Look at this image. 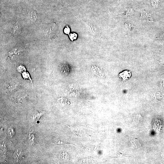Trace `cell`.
I'll list each match as a JSON object with an SVG mask.
<instances>
[{
    "mask_svg": "<svg viewBox=\"0 0 164 164\" xmlns=\"http://www.w3.org/2000/svg\"><path fill=\"white\" fill-rule=\"evenodd\" d=\"M23 52L22 48H16L9 53V57L11 59L14 60L21 54Z\"/></svg>",
    "mask_w": 164,
    "mask_h": 164,
    "instance_id": "1",
    "label": "cell"
},
{
    "mask_svg": "<svg viewBox=\"0 0 164 164\" xmlns=\"http://www.w3.org/2000/svg\"><path fill=\"white\" fill-rule=\"evenodd\" d=\"M132 76L131 71L126 70L121 72L119 74V77L123 82L129 80Z\"/></svg>",
    "mask_w": 164,
    "mask_h": 164,
    "instance_id": "2",
    "label": "cell"
},
{
    "mask_svg": "<svg viewBox=\"0 0 164 164\" xmlns=\"http://www.w3.org/2000/svg\"><path fill=\"white\" fill-rule=\"evenodd\" d=\"M21 25L19 21H17L13 27V33L15 35H18L21 31Z\"/></svg>",
    "mask_w": 164,
    "mask_h": 164,
    "instance_id": "3",
    "label": "cell"
},
{
    "mask_svg": "<svg viewBox=\"0 0 164 164\" xmlns=\"http://www.w3.org/2000/svg\"><path fill=\"white\" fill-rule=\"evenodd\" d=\"M28 17L29 19L33 22H35L37 18V13L34 10H31L28 13Z\"/></svg>",
    "mask_w": 164,
    "mask_h": 164,
    "instance_id": "4",
    "label": "cell"
},
{
    "mask_svg": "<svg viewBox=\"0 0 164 164\" xmlns=\"http://www.w3.org/2000/svg\"><path fill=\"white\" fill-rule=\"evenodd\" d=\"M88 26L89 28L90 29V31L91 32V33H92V34L94 35L95 36H97L98 34V33L97 32V30L96 29H95L94 27L92 25H90L89 24L87 25Z\"/></svg>",
    "mask_w": 164,
    "mask_h": 164,
    "instance_id": "5",
    "label": "cell"
},
{
    "mask_svg": "<svg viewBox=\"0 0 164 164\" xmlns=\"http://www.w3.org/2000/svg\"><path fill=\"white\" fill-rule=\"evenodd\" d=\"M55 27V25L54 24V25H52V26L50 28L48 29V31L47 32V35L49 37H50L51 36H52L51 35L53 34Z\"/></svg>",
    "mask_w": 164,
    "mask_h": 164,
    "instance_id": "6",
    "label": "cell"
},
{
    "mask_svg": "<svg viewBox=\"0 0 164 164\" xmlns=\"http://www.w3.org/2000/svg\"><path fill=\"white\" fill-rule=\"evenodd\" d=\"M77 36V34L75 33H71L70 34H69L70 38L72 41L74 40H76Z\"/></svg>",
    "mask_w": 164,
    "mask_h": 164,
    "instance_id": "7",
    "label": "cell"
},
{
    "mask_svg": "<svg viewBox=\"0 0 164 164\" xmlns=\"http://www.w3.org/2000/svg\"><path fill=\"white\" fill-rule=\"evenodd\" d=\"M8 135L10 136L11 137H12L15 134L14 129L10 128H9L8 130Z\"/></svg>",
    "mask_w": 164,
    "mask_h": 164,
    "instance_id": "8",
    "label": "cell"
},
{
    "mask_svg": "<svg viewBox=\"0 0 164 164\" xmlns=\"http://www.w3.org/2000/svg\"><path fill=\"white\" fill-rule=\"evenodd\" d=\"M70 31V27H69L68 26H67L64 28V33H65V34H69Z\"/></svg>",
    "mask_w": 164,
    "mask_h": 164,
    "instance_id": "9",
    "label": "cell"
},
{
    "mask_svg": "<svg viewBox=\"0 0 164 164\" xmlns=\"http://www.w3.org/2000/svg\"><path fill=\"white\" fill-rule=\"evenodd\" d=\"M30 135V140L33 142V143L35 141V137H34V134L33 133H31Z\"/></svg>",
    "mask_w": 164,
    "mask_h": 164,
    "instance_id": "10",
    "label": "cell"
}]
</instances>
